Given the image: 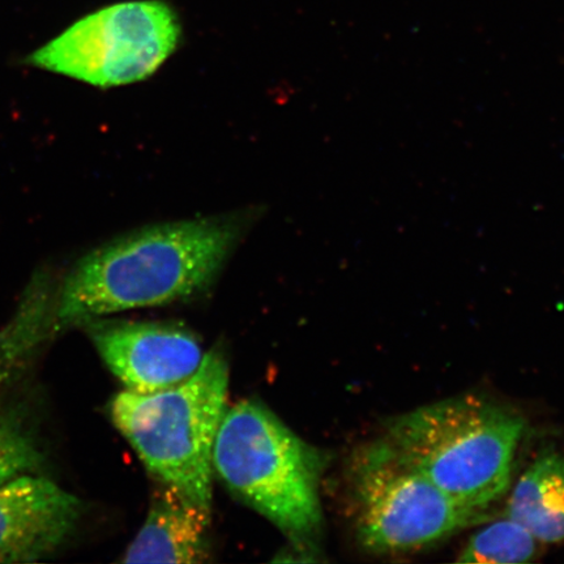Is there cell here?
<instances>
[{
    "label": "cell",
    "instance_id": "cell-5",
    "mask_svg": "<svg viewBox=\"0 0 564 564\" xmlns=\"http://www.w3.org/2000/svg\"><path fill=\"white\" fill-rule=\"evenodd\" d=\"M349 491L358 544L376 555L420 552L490 519L455 502L383 435L356 449Z\"/></svg>",
    "mask_w": 564,
    "mask_h": 564
},
{
    "label": "cell",
    "instance_id": "cell-3",
    "mask_svg": "<svg viewBox=\"0 0 564 564\" xmlns=\"http://www.w3.org/2000/svg\"><path fill=\"white\" fill-rule=\"evenodd\" d=\"M327 457L258 400L227 409L214 447V474L293 544L323 531L321 484Z\"/></svg>",
    "mask_w": 564,
    "mask_h": 564
},
{
    "label": "cell",
    "instance_id": "cell-12",
    "mask_svg": "<svg viewBox=\"0 0 564 564\" xmlns=\"http://www.w3.org/2000/svg\"><path fill=\"white\" fill-rule=\"evenodd\" d=\"M42 455L23 430L0 419V485L13 477L34 474Z\"/></svg>",
    "mask_w": 564,
    "mask_h": 564
},
{
    "label": "cell",
    "instance_id": "cell-4",
    "mask_svg": "<svg viewBox=\"0 0 564 564\" xmlns=\"http://www.w3.org/2000/svg\"><path fill=\"white\" fill-rule=\"evenodd\" d=\"M229 362L220 348L182 383L156 392L124 390L109 414L158 481L212 510L214 447L228 409Z\"/></svg>",
    "mask_w": 564,
    "mask_h": 564
},
{
    "label": "cell",
    "instance_id": "cell-6",
    "mask_svg": "<svg viewBox=\"0 0 564 564\" xmlns=\"http://www.w3.org/2000/svg\"><path fill=\"white\" fill-rule=\"evenodd\" d=\"M181 34L171 6L133 0L77 21L34 52L28 63L95 87L124 86L156 73L175 52Z\"/></svg>",
    "mask_w": 564,
    "mask_h": 564
},
{
    "label": "cell",
    "instance_id": "cell-1",
    "mask_svg": "<svg viewBox=\"0 0 564 564\" xmlns=\"http://www.w3.org/2000/svg\"><path fill=\"white\" fill-rule=\"evenodd\" d=\"M231 217L152 225L84 257L48 303L41 284L19 315L21 344L130 310L188 301L214 284L241 236Z\"/></svg>",
    "mask_w": 564,
    "mask_h": 564
},
{
    "label": "cell",
    "instance_id": "cell-2",
    "mask_svg": "<svg viewBox=\"0 0 564 564\" xmlns=\"http://www.w3.org/2000/svg\"><path fill=\"white\" fill-rule=\"evenodd\" d=\"M524 433L525 420L512 409L462 394L388 420L383 436L455 502L490 514L511 489Z\"/></svg>",
    "mask_w": 564,
    "mask_h": 564
},
{
    "label": "cell",
    "instance_id": "cell-7",
    "mask_svg": "<svg viewBox=\"0 0 564 564\" xmlns=\"http://www.w3.org/2000/svg\"><path fill=\"white\" fill-rule=\"evenodd\" d=\"M102 361L126 390H165L194 376L204 352L197 337L175 324L98 319L84 324Z\"/></svg>",
    "mask_w": 564,
    "mask_h": 564
},
{
    "label": "cell",
    "instance_id": "cell-8",
    "mask_svg": "<svg viewBox=\"0 0 564 564\" xmlns=\"http://www.w3.org/2000/svg\"><path fill=\"white\" fill-rule=\"evenodd\" d=\"M82 500L46 477L24 474L0 485V563L47 558L74 533Z\"/></svg>",
    "mask_w": 564,
    "mask_h": 564
},
{
    "label": "cell",
    "instance_id": "cell-11",
    "mask_svg": "<svg viewBox=\"0 0 564 564\" xmlns=\"http://www.w3.org/2000/svg\"><path fill=\"white\" fill-rule=\"evenodd\" d=\"M541 546V542L523 524L505 514L503 519L492 521L470 535L457 562L528 563L535 560Z\"/></svg>",
    "mask_w": 564,
    "mask_h": 564
},
{
    "label": "cell",
    "instance_id": "cell-9",
    "mask_svg": "<svg viewBox=\"0 0 564 564\" xmlns=\"http://www.w3.org/2000/svg\"><path fill=\"white\" fill-rule=\"evenodd\" d=\"M210 509L159 482L124 563L199 564L210 558Z\"/></svg>",
    "mask_w": 564,
    "mask_h": 564
},
{
    "label": "cell",
    "instance_id": "cell-10",
    "mask_svg": "<svg viewBox=\"0 0 564 564\" xmlns=\"http://www.w3.org/2000/svg\"><path fill=\"white\" fill-rule=\"evenodd\" d=\"M510 490L506 517L523 524L542 545L564 541V455L535 457Z\"/></svg>",
    "mask_w": 564,
    "mask_h": 564
}]
</instances>
